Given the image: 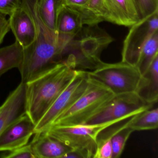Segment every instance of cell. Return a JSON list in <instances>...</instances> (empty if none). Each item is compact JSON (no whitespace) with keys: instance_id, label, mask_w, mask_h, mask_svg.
Returning <instances> with one entry per match:
<instances>
[{"instance_id":"6da1fadb","label":"cell","mask_w":158,"mask_h":158,"mask_svg":"<svg viewBox=\"0 0 158 158\" xmlns=\"http://www.w3.org/2000/svg\"><path fill=\"white\" fill-rule=\"evenodd\" d=\"M21 6L32 18L36 36L33 44L23 49L19 71L27 84L65 60V49L73 38L60 35L45 24L39 13L37 0H21Z\"/></svg>"},{"instance_id":"7a4b0ae2","label":"cell","mask_w":158,"mask_h":158,"mask_svg":"<svg viewBox=\"0 0 158 158\" xmlns=\"http://www.w3.org/2000/svg\"><path fill=\"white\" fill-rule=\"evenodd\" d=\"M77 71L76 59L69 56L26 84V113L35 125L70 84Z\"/></svg>"},{"instance_id":"3957f363","label":"cell","mask_w":158,"mask_h":158,"mask_svg":"<svg viewBox=\"0 0 158 158\" xmlns=\"http://www.w3.org/2000/svg\"><path fill=\"white\" fill-rule=\"evenodd\" d=\"M114 95L109 89L102 84L89 78L87 86L84 93L68 110L55 120L52 126L85 124L91 115Z\"/></svg>"},{"instance_id":"277c9868","label":"cell","mask_w":158,"mask_h":158,"mask_svg":"<svg viewBox=\"0 0 158 158\" xmlns=\"http://www.w3.org/2000/svg\"><path fill=\"white\" fill-rule=\"evenodd\" d=\"M123 120L94 124L52 126L44 132L78 152L83 158H93L99 134L108 127Z\"/></svg>"},{"instance_id":"5b68a950","label":"cell","mask_w":158,"mask_h":158,"mask_svg":"<svg viewBox=\"0 0 158 158\" xmlns=\"http://www.w3.org/2000/svg\"><path fill=\"white\" fill-rule=\"evenodd\" d=\"M89 77L109 89L114 95L135 92L141 75L137 67L124 62L108 64L102 62Z\"/></svg>"},{"instance_id":"8992f818","label":"cell","mask_w":158,"mask_h":158,"mask_svg":"<svg viewBox=\"0 0 158 158\" xmlns=\"http://www.w3.org/2000/svg\"><path fill=\"white\" fill-rule=\"evenodd\" d=\"M153 105L142 100L135 92L114 95L85 124H94L124 120L152 108Z\"/></svg>"},{"instance_id":"52a82bcc","label":"cell","mask_w":158,"mask_h":158,"mask_svg":"<svg viewBox=\"0 0 158 158\" xmlns=\"http://www.w3.org/2000/svg\"><path fill=\"white\" fill-rule=\"evenodd\" d=\"M89 79L88 71L77 69L73 80L36 125L35 134L46 132L55 120L77 100L86 89Z\"/></svg>"},{"instance_id":"ba28073f","label":"cell","mask_w":158,"mask_h":158,"mask_svg":"<svg viewBox=\"0 0 158 158\" xmlns=\"http://www.w3.org/2000/svg\"><path fill=\"white\" fill-rule=\"evenodd\" d=\"M157 31L158 11L132 25L123 42L122 61L135 66L143 46Z\"/></svg>"},{"instance_id":"9c48e42d","label":"cell","mask_w":158,"mask_h":158,"mask_svg":"<svg viewBox=\"0 0 158 158\" xmlns=\"http://www.w3.org/2000/svg\"><path fill=\"white\" fill-rule=\"evenodd\" d=\"M35 125L26 113L12 123L0 135V152L12 150L28 144Z\"/></svg>"},{"instance_id":"30bf717a","label":"cell","mask_w":158,"mask_h":158,"mask_svg":"<svg viewBox=\"0 0 158 158\" xmlns=\"http://www.w3.org/2000/svg\"><path fill=\"white\" fill-rule=\"evenodd\" d=\"M26 113V84L21 82L0 107V135Z\"/></svg>"},{"instance_id":"8fae6325","label":"cell","mask_w":158,"mask_h":158,"mask_svg":"<svg viewBox=\"0 0 158 158\" xmlns=\"http://www.w3.org/2000/svg\"><path fill=\"white\" fill-rule=\"evenodd\" d=\"M108 22L131 27L140 19L135 0H102Z\"/></svg>"},{"instance_id":"7c38bea8","label":"cell","mask_w":158,"mask_h":158,"mask_svg":"<svg viewBox=\"0 0 158 158\" xmlns=\"http://www.w3.org/2000/svg\"><path fill=\"white\" fill-rule=\"evenodd\" d=\"M10 16V29L15 40L23 49L27 48L35 39V28L32 18L22 6Z\"/></svg>"},{"instance_id":"4fadbf2b","label":"cell","mask_w":158,"mask_h":158,"mask_svg":"<svg viewBox=\"0 0 158 158\" xmlns=\"http://www.w3.org/2000/svg\"><path fill=\"white\" fill-rule=\"evenodd\" d=\"M34 135L35 137L30 144L35 158H62L73 150L46 132Z\"/></svg>"},{"instance_id":"5bb4252c","label":"cell","mask_w":158,"mask_h":158,"mask_svg":"<svg viewBox=\"0 0 158 158\" xmlns=\"http://www.w3.org/2000/svg\"><path fill=\"white\" fill-rule=\"evenodd\" d=\"M79 13L63 2L59 10L56 19V30L58 35L73 38L83 27Z\"/></svg>"},{"instance_id":"9a60e30c","label":"cell","mask_w":158,"mask_h":158,"mask_svg":"<svg viewBox=\"0 0 158 158\" xmlns=\"http://www.w3.org/2000/svg\"><path fill=\"white\" fill-rule=\"evenodd\" d=\"M135 93L145 102L154 104L158 100V55L141 75Z\"/></svg>"},{"instance_id":"2e32d148","label":"cell","mask_w":158,"mask_h":158,"mask_svg":"<svg viewBox=\"0 0 158 158\" xmlns=\"http://www.w3.org/2000/svg\"><path fill=\"white\" fill-rule=\"evenodd\" d=\"M73 9L80 14L84 25L94 26L101 22H108V15L102 0H89L83 6Z\"/></svg>"},{"instance_id":"e0dca14e","label":"cell","mask_w":158,"mask_h":158,"mask_svg":"<svg viewBox=\"0 0 158 158\" xmlns=\"http://www.w3.org/2000/svg\"><path fill=\"white\" fill-rule=\"evenodd\" d=\"M23 56V49L16 40L11 45L0 48V77L11 69L19 68Z\"/></svg>"},{"instance_id":"ac0fdd59","label":"cell","mask_w":158,"mask_h":158,"mask_svg":"<svg viewBox=\"0 0 158 158\" xmlns=\"http://www.w3.org/2000/svg\"><path fill=\"white\" fill-rule=\"evenodd\" d=\"M158 55V31H156L143 46L140 51L135 66L141 74H144Z\"/></svg>"},{"instance_id":"d6986e66","label":"cell","mask_w":158,"mask_h":158,"mask_svg":"<svg viewBox=\"0 0 158 158\" xmlns=\"http://www.w3.org/2000/svg\"><path fill=\"white\" fill-rule=\"evenodd\" d=\"M63 2V0H37L39 13L42 21L50 29L56 33L57 13Z\"/></svg>"},{"instance_id":"ffe728a7","label":"cell","mask_w":158,"mask_h":158,"mask_svg":"<svg viewBox=\"0 0 158 158\" xmlns=\"http://www.w3.org/2000/svg\"><path fill=\"white\" fill-rule=\"evenodd\" d=\"M129 126L134 131L153 130L158 128V109H148L134 115Z\"/></svg>"},{"instance_id":"44dd1931","label":"cell","mask_w":158,"mask_h":158,"mask_svg":"<svg viewBox=\"0 0 158 158\" xmlns=\"http://www.w3.org/2000/svg\"><path fill=\"white\" fill-rule=\"evenodd\" d=\"M134 116L122 121L119 127L113 135L111 140L112 147V158H118L121 156L127 139L134 132V130L129 126V123Z\"/></svg>"},{"instance_id":"7402d4cb","label":"cell","mask_w":158,"mask_h":158,"mask_svg":"<svg viewBox=\"0 0 158 158\" xmlns=\"http://www.w3.org/2000/svg\"><path fill=\"white\" fill-rule=\"evenodd\" d=\"M140 19L158 11V0H135Z\"/></svg>"},{"instance_id":"603a6c76","label":"cell","mask_w":158,"mask_h":158,"mask_svg":"<svg viewBox=\"0 0 158 158\" xmlns=\"http://www.w3.org/2000/svg\"><path fill=\"white\" fill-rule=\"evenodd\" d=\"M0 155L2 158H35L30 143L9 151L3 152Z\"/></svg>"},{"instance_id":"cb8c5ba5","label":"cell","mask_w":158,"mask_h":158,"mask_svg":"<svg viewBox=\"0 0 158 158\" xmlns=\"http://www.w3.org/2000/svg\"><path fill=\"white\" fill-rule=\"evenodd\" d=\"M21 6V0H0V13L10 16Z\"/></svg>"},{"instance_id":"d4e9b609","label":"cell","mask_w":158,"mask_h":158,"mask_svg":"<svg viewBox=\"0 0 158 158\" xmlns=\"http://www.w3.org/2000/svg\"><path fill=\"white\" fill-rule=\"evenodd\" d=\"M10 30V21L7 19L6 15L0 13V45Z\"/></svg>"},{"instance_id":"484cf974","label":"cell","mask_w":158,"mask_h":158,"mask_svg":"<svg viewBox=\"0 0 158 158\" xmlns=\"http://www.w3.org/2000/svg\"><path fill=\"white\" fill-rule=\"evenodd\" d=\"M89 0H63L65 5L73 8H77L83 6Z\"/></svg>"}]
</instances>
